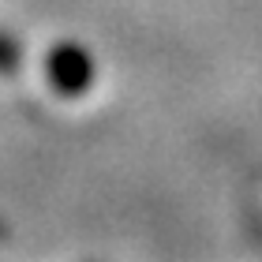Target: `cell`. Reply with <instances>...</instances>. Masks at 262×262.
I'll return each instance as SVG.
<instances>
[{
    "mask_svg": "<svg viewBox=\"0 0 262 262\" xmlns=\"http://www.w3.org/2000/svg\"><path fill=\"white\" fill-rule=\"evenodd\" d=\"M49 79L60 94H82L94 79V64L75 45H60V49L49 56Z\"/></svg>",
    "mask_w": 262,
    "mask_h": 262,
    "instance_id": "6da1fadb",
    "label": "cell"
},
{
    "mask_svg": "<svg viewBox=\"0 0 262 262\" xmlns=\"http://www.w3.org/2000/svg\"><path fill=\"white\" fill-rule=\"evenodd\" d=\"M0 71H15V45L0 38Z\"/></svg>",
    "mask_w": 262,
    "mask_h": 262,
    "instance_id": "7a4b0ae2",
    "label": "cell"
}]
</instances>
